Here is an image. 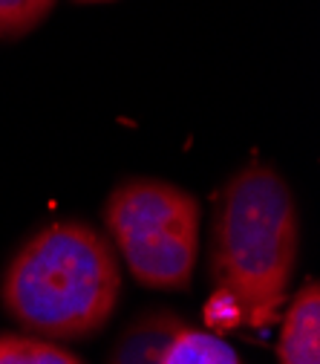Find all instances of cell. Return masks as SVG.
<instances>
[{"label": "cell", "instance_id": "cell-1", "mask_svg": "<svg viewBox=\"0 0 320 364\" xmlns=\"http://www.w3.org/2000/svg\"><path fill=\"white\" fill-rule=\"evenodd\" d=\"M121 295L110 240L81 220L32 235L9 260L0 301L9 318L50 338H87L107 327Z\"/></svg>", "mask_w": 320, "mask_h": 364}, {"label": "cell", "instance_id": "cell-2", "mask_svg": "<svg viewBox=\"0 0 320 364\" xmlns=\"http://www.w3.org/2000/svg\"><path fill=\"white\" fill-rule=\"evenodd\" d=\"M300 217L286 179L263 162L228 179L214 223L211 269L243 306L245 324L265 330L277 321L294 278Z\"/></svg>", "mask_w": 320, "mask_h": 364}, {"label": "cell", "instance_id": "cell-3", "mask_svg": "<svg viewBox=\"0 0 320 364\" xmlns=\"http://www.w3.org/2000/svg\"><path fill=\"white\" fill-rule=\"evenodd\" d=\"M104 225L142 287L179 292L191 284L199 257L194 194L165 179H124L104 203Z\"/></svg>", "mask_w": 320, "mask_h": 364}, {"label": "cell", "instance_id": "cell-4", "mask_svg": "<svg viewBox=\"0 0 320 364\" xmlns=\"http://www.w3.org/2000/svg\"><path fill=\"white\" fill-rule=\"evenodd\" d=\"M110 364H243L231 344L185 324L173 312H148L121 333Z\"/></svg>", "mask_w": 320, "mask_h": 364}, {"label": "cell", "instance_id": "cell-5", "mask_svg": "<svg viewBox=\"0 0 320 364\" xmlns=\"http://www.w3.org/2000/svg\"><path fill=\"white\" fill-rule=\"evenodd\" d=\"M280 364H320V289L309 281L283 315V336L277 347Z\"/></svg>", "mask_w": 320, "mask_h": 364}, {"label": "cell", "instance_id": "cell-6", "mask_svg": "<svg viewBox=\"0 0 320 364\" xmlns=\"http://www.w3.org/2000/svg\"><path fill=\"white\" fill-rule=\"evenodd\" d=\"M0 364H84V361L53 341L0 333Z\"/></svg>", "mask_w": 320, "mask_h": 364}, {"label": "cell", "instance_id": "cell-7", "mask_svg": "<svg viewBox=\"0 0 320 364\" xmlns=\"http://www.w3.org/2000/svg\"><path fill=\"white\" fill-rule=\"evenodd\" d=\"M58 0H0V38L32 32L55 9Z\"/></svg>", "mask_w": 320, "mask_h": 364}, {"label": "cell", "instance_id": "cell-8", "mask_svg": "<svg viewBox=\"0 0 320 364\" xmlns=\"http://www.w3.org/2000/svg\"><path fill=\"white\" fill-rule=\"evenodd\" d=\"M243 321H245V318H243L240 301H237L231 292H228V289L216 287V292H214V295L208 298V304H205V324H208L211 330L228 333V330H237Z\"/></svg>", "mask_w": 320, "mask_h": 364}, {"label": "cell", "instance_id": "cell-9", "mask_svg": "<svg viewBox=\"0 0 320 364\" xmlns=\"http://www.w3.org/2000/svg\"><path fill=\"white\" fill-rule=\"evenodd\" d=\"M75 4H113V0H75Z\"/></svg>", "mask_w": 320, "mask_h": 364}]
</instances>
